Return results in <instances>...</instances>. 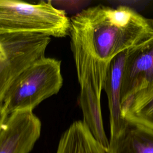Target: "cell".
Masks as SVG:
<instances>
[{
  "label": "cell",
  "instance_id": "obj_6",
  "mask_svg": "<svg viewBox=\"0 0 153 153\" xmlns=\"http://www.w3.org/2000/svg\"><path fill=\"white\" fill-rule=\"evenodd\" d=\"M41 132V122L33 111L8 115L0 131V153H29Z\"/></svg>",
  "mask_w": 153,
  "mask_h": 153
},
{
  "label": "cell",
  "instance_id": "obj_4",
  "mask_svg": "<svg viewBox=\"0 0 153 153\" xmlns=\"http://www.w3.org/2000/svg\"><path fill=\"white\" fill-rule=\"evenodd\" d=\"M51 36L36 32H0V103L16 77L45 56Z\"/></svg>",
  "mask_w": 153,
  "mask_h": 153
},
{
  "label": "cell",
  "instance_id": "obj_9",
  "mask_svg": "<svg viewBox=\"0 0 153 153\" xmlns=\"http://www.w3.org/2000/svg\"><path fill=\"white\" fill-rule=\"evenodd\" d=\"M56 153H107L82 120L72 123L62 134Z\"/></svg>",
  "mask_w": 153,
  "mask_h": 153
},
{
  "label": "cell",
  "instance_id": "obj_3",
  "mask_svg": "<svg viewBox=\"0 0 153 153\" xmlns=\"http://www.w3.org/2000/svg\"><path fill=\"white\" fill-rule=\"evenodd\" d=\"M70 19L50 1L0 0V32H36L56 38L69 35Z\"/></svg>",
  "mask_w": 153,
  "mask_h": 153
},
{
  "label": "cell",
  "instance_id": "obj_11",
  "mask_svg": "<svg viewBox=\"0 0 153 153\" xmlns=\"http://www.w3.org/2000/svg\"><path fill=\"white\" fill-rule=\"evenodd\" d=\"M8 114H7L2 103H0V131L5 122Z\"/></svg>",
  "mask_w": 153,
  "mask_h": 153
},
{
  "label": "cell",
  "instance_id": "obj_8",
  "mask_svg": "<svg viewBox=\"0 0 153 153\" xmlns=\"http://www.w3.org/2000/svg\"><path fill=\"white\" fill-rule=\"evenodd\" d=\"M107 153H153V130L127 121L122 131L109 140Z\"/></svg>",
  "mask_w": 153,
  "mask_h": 153
},
{
  "label": "cell",
  "instance_id": "obj_1",
  "mask_svg": "<svg viewBox=\"0 0 153 153\" xmlns=\"http://www.w3.org/2000/svg\"><path fill=\"white\" fill-rule=\"evenodd\" d=\"M69 19L68 35L76 74L106 72L115 56L153 35V20L124 5L90 7Z\"/></svg>",
  "mask_w": 153,
  "mask_h": 153
},
{
  "label": "cell",
  "instance_id": "obj_7",
  "mask_svg": "<svg viewBox=\"0 0 153 153\" xmlns=\"http://www.w3.org/2000/svg\"><path fill=\"white\" fill-rule=\"evenodd\" d=\"M127 51L117 55L110 62L103 82V90L107 95L109 111L110 139L116 137L127 123L122 115L121 99L123 72Z\"/></svg>",
  "mask_w": 153,
  "mask_h": 153
},
{
  "label": "cell",
  "instance_id": "obj_2",
  "mask_svg": "<svg viewBox=\"0 0 153 153\" xmlns=\"http://www.w3.org/2000/svg\"><path fill=\"white\" fill-rule=\"evenodd\" d=\"M61 62L44 57L23 70L5 92L2 104L8 115L30 111L56 94L63 85Z\"/></svg>",
  "mask_w": 153,
  "mask_h": 153
},
{
  "label": "cell",
  "instance_id": "obj_10",
  "mask_svg": "<svg viewBox=\"0 0 153 153\" xmlns=\"http://www.w3.org/2000/svg\"><path fill=\"white\" fill-rule=\"evenodd\" d=\"M122 115L127 121L153 130V87L137 93L124 103Z\"/></svg>",
  "mask_w": 153,
  "mask_h": 153
},
{
  "label": "cell",
  "instance_id": "obj_5",
  "mask_svg": "<svg viewBox=\"0 0 153 153\" xmlns=\"http://www.w3.org/2000/svg\"><path fill=\"white\" fill-rule=\"evenodd\" d=\"M152 87L153 35L127 51L122 77V106L137 93Z\"/></svg>",
  "mask_w": 153,
  "mask_h": 153
}]
</instances>
